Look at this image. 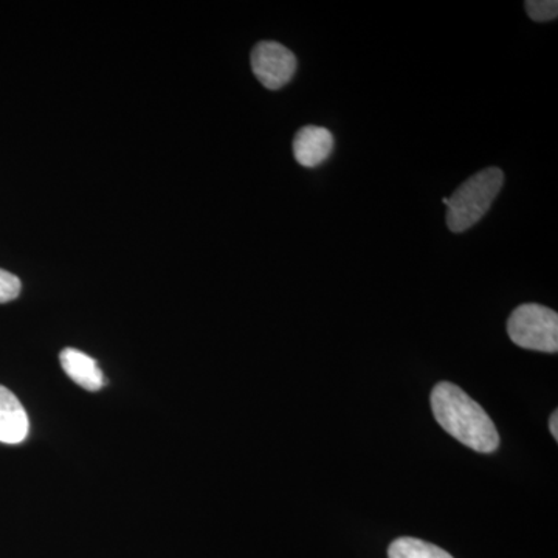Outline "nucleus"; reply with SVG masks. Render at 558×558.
Instances as JSON below:
<instances>
[{"label": "nucleus", "instance_id": "nucleus-2", "mask_svg": "<svg viewBox=\"0 0 558 558\" xmlns=\"http://www.w3.org/2000/svg\"><path fill=\"white\" fill-rule=\"evenodd\" d=\"M505 174L499 168H486L465 180L447 202V226L453 233H464L486 216L499 191Z\"/></svg>", "mask_w": 558, "mask_h": 558}, {"label": "nucleus", "instance_id": "nucleus-1", "mask_svg": "<svg viewBox=\"0 0 558 558\" xmlns=\"http://www.w3.org/2000/svg\"><path fill=\"white\" fill-rule=\"evenodd\" d=\"M432 410L440 427L469 449L478 453L498 449L499 435L494 421L464 389L440 381L433 388Z\"/></svg>", "mask_w": 558, "mask_h": 558}, {"label": "nucleus", "instance_id": "nucleus-7", "mask_svg": "<svg viewBox=\"0 0 558 558\" xmlns=\"http://www.w3.org/2000/svg\"><path fill=\"white\" fill-rule=\"evenodd\" d=\"M60 360L64 373L81 388L87 391H100L105 387V376L100 366L90 355L84 354L78 349L68 348L61 352Z\"/></svg>", "mask_w": 558, "mask_h": 558}, {"label": "nucleus", "instance_id": "nucleus-11", "mask_svg": "<svg viewBox=\"0 0 558 558\" xmlns=\"http://www.w3.org/2000/svg\"><path fill=\"white\" fill-rule=\"evenodd\" d=\"M549 429L550 435L554 436V439L558 440V413L554 411L553 416L549 418Z\"/></svg>", "mask_w": 558, "mask_h": 558}, {"label": "nucleus", "instance_id": "nucleus-8", "mask_svg": "<svg viewBox=\"0 0 558 558\" xmlns=\"http://www.w3.org/2000/svg\"><path fill=\"white\" fill-rule=\"evenodd\" d=\"M388 558H453L447 550L413 537L395 539L389 545Z\"/></svg>", "mask_w": 558, "mask_h": 558}, {"label": "nucleus", "instance_id": "nucleus-6", "mask_svg": "<svg viewBox=\"0 0 558 558\" xmlns=\"http://www.w3.org/2000/svg\"><path fill=\"white\" fill-rule=\"evenodd\" d=\"M27 411L9 388L0 385V442L21 444L28 436Z\"/></svg>", "mask_w": 558, "mask_h": 558}, {"label": "nucleus", "instance_id": "nucleus-4", "mask_svg": "<svg viewBox=\"0 0 558 558\" xmlns=\"http://www.w3.org/2000/svg\"><path fill=\"white\" fill-rule=\"evenodd\" d=\"M252 70L264 87L278 90L295 75L296 58L282 44L264 40L252 51Z\"/></svg>", "mask_w": 558, "mask_h": 558}, {"label": "nucleus", "instance_id": "nucleus-9", "mask_svg": "<svg viewBox=\"0 0 558 558\" xmlns=\"http://www.w3.org/2000/svg\"><path fill=\"white\" fill-rule=\"evenodd\" d=\"M526 11L532 21L548 22L557 20V0H529Z\"/></svg>", "mask_w": 558, "mask_h": 558}, {"label": "nucleus", "instance_id": "nucleus-5", "mask_svg": "<svg viewBox=\"0 0 558 558\" xmlns=\"http://www.w3.org/2000/svg\"><path fill=\"white\" fill-rule=\"evenodd\" d=\"M332 149L333 137L326 128H303L293 140V156L304 168H317L325 163Z\"/></svg>", "mask_w": 558, "mask_h": 558}, {"label": "nucleus", "instance_id": "nucleus-10", "mask_svg": "<svg viewBox=\"0 0 558 558\" xmlns=\"http://www.w3.org/2000/svg\"><path fill=\"white\" fill-rule=\"evenodd\" d=\"M21 289V279L16 275L0 269V304L16 300Z\"/></svg>", "mask_w": 558, "mask_h": 558}, {"label": "nucleus", "instance_id": "nucleus-3", "mask_svg": "<svg viewBox=\"0 0 558 558\" xmlns=\"http://www.w3.org/2000/svg\"><path fill=\"white\" fill-rule=\"evenodd\" d=\"M510 340L517 347L531 351H558V315L542 304H521L508 322Z\"/></svg>", "mask_w": 558, "mask_h": 558}]
</instances>
